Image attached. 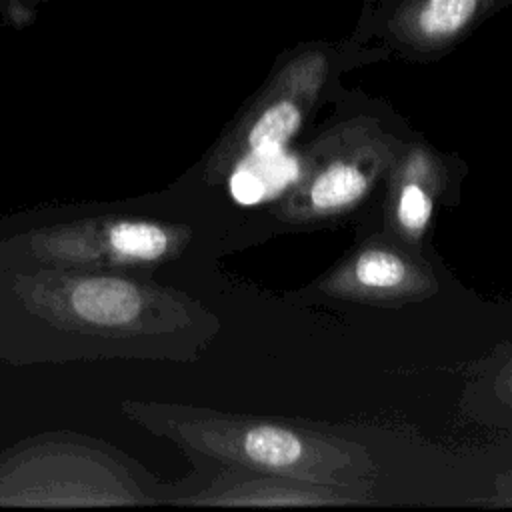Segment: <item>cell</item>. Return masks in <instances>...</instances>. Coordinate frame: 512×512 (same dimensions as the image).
<instances>
[{"mask_svg":"<svg viewBox=\"0 0 512 512\" xmlns=\"http://www.w3.org/2000/svg\"><path fill=\"white\" fill-rule=\"evenodd\" d=\"M198 322L182 292L150 276L0 268V364L178 358Z\"/></svg>","mask_w":512,"mask_h":512,"instance_id":"obj_1","label":"cell"},{"mask_svg":"<svg viewBox=\"0 0 512 512\" xmlns=\"http://www.w3.org/2000/svg\"><path fill=\"white\" fill-rule=\"evenodd\" d=\"M2 228L0 268L16 272L78 268L154 278L194 240L192 226L156 196L44 208Z\"/></svg>","mask_w":512,"mask_h":512,"instance_id":"obj_2","label":"cell"},{"mask_svg":"<svg viewBox=\"0 0 512 512\" xmlns=\"http://www.w3.org/2000/svg\"><path fill=\"white\" fill-rule=\"evenodd\" d=\"M168 496L132 456L78 432H42L0 454V506H144Z\"/></svg>","mask_w":512,"mask_h":512,"instance_id":"obj_3","label":"cell"},{"mask_svg":"<svg viewBox=\"0 0 512 512\" xmlns=\"http://www.w3.org/2000/svg\"><path fill=\"white\" fill-rule=\"evenodd\" d=\"M120 412L198 454L304 482H330L350 464V458L326 440L276 424L192 414L146 400H122Z\"/></svg>","mask_w":512,"mask_h":512,"instance_id":"obj_4","label":"cell"},{"mask_svg":"<svg viewBox=\"0 0 512 512\" xmlns=\"http://www.w3.org/2000/svg\"><path fill=\"white\" fill-rule=\"evenodd\" d=\"M290 66L292 90L270 98L258 114L252 116L242 138V152L286 148L290 138L298 132L304 116L302 98H310L318 90L324 78V60L320 54H310Z\"/></svg>","mask_w":512,"mask_h":512,"instance_id":"obj_5","label":"cell"},{"mask_svg":"<svg viewBox=\"0 0 512 512\" xmlns=\"http://www.w3.org/2000/svg\"><path fill=\"white\" fill-rule=\"evenodd\" d=\"M490 4V0H410L394 20L396 32L422 48L456 40Z\"/></svg>","mask_w":512,"mask_h":512,"instance_id":"obj_6","label":"cell"},{"mask_svg":"<svg viewBox=\"0 0 512 512\" xmlns=\"http://www.w3.org/2000/svg\"><path fill=\"white\" fill-rule=\"evenodd\" d=\"M300 178V160L286 148L266 152H242L234 162L226 186L240 206L262 204Z\"/></svg>","mask_w":512,"mask_h":512,"instance_id":"obj_7","label":"cell"},{"mask_svg":"<svg viewBox=\"0 0 512 512\" xmlns=\"http://www.w3.org/2000/svg\"><path fill=\"white\" fill-rule=\"evenodd\" d=\"M370 176L356 160H336L306 186V206L314 214H332L356 204L368 190Z\"/></svg>","mask_w":512,"mask_h":512,"instance_id":"obj_8","label":"cell"},{"mask_svg":"<svg viewBox=\"0 0 512 512\" xmlns=\"http://www.w3.org/2000/svg\"><path fill=\"white\" fill-rule=\"evenodd\" d=\"M350 282L366 292L392 294L416 282V270L396 252L370 248L360 252L348 268Z\"/></svg>","mask_w":512,"mask_h":512,"instance_id":"obj_9","label":"cell"},{"mask_svg":"<svg viewBox=\"0 0 512 512\" xmlns=\"http://www.w3.org/2000/svg\"><path fill=\"white\" fill-rule=\"evenodd\" d=\"M432 216V192L414 178H406L400 184L396 196V220L400 228L410 236H420Z\"/></svg>","mask_w":512,"mask_h":512,"instance_id":"obj_10","label":"cell"}]
</instances>
